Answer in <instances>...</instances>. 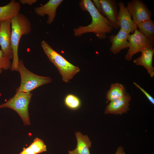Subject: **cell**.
<instances>
[{"label": "cell", "instance_id": "obj_1", "mask_svg": "<svg viewBox=\"0 0 154 154\" xmlns=\"http://www.w3.org/2000/svg\"><path fill=\"white\" fill-rule=\"evenodd\" d=\"M79 4L82 9L89 13L92 21L87 26H80L74 29V35L80 36L86 33H92L100 39L106 38V34L111 33L113 29L111 23L99 12L91 0H82Z\"/></svg>", "mask_w": 154, "mask_h": 154}, {"label": "cell", "instance_id": "obj_2", "mask_svg": "<svg viewBox=\"0 0 154 154\" xmlns=\"http://www.w3.org/2000/svg\"><path fill=\"white\" fill-rule=\"evenodd\" d=\"M11 46L13 54L11 70L17 71L19 61L18 54L19 45L23 35L29 34L32 30L31 23L24 14L19 13L11 20Z\"/></svg>", "mask_w": 154, "mask_h": 154}, {"label": "cell", "instance_id": "obj_3", "mask_svg": "<svg viewBox=\"0 0 154 154\" xmlns=\"http://www.w3.org/2000/svg\"><path fill=\"white\" fill-rule=\"evenodd\" d=\"M41 45L50 61L58 68L63 81L68 82L80 72V69L78 67L66 60L45 40L41 42Z\"/></svg>", "mask_w": 154, "mask_h": 154}, {"label": "cell", "instance_id": "obj_4", "mask_svg": "<svg viewBox=\"0 0 154 154\" xmlns=\"http://www.w3.org/2000/svg\"><path fill=\"white\" fill-rule=\"evenodd\" d=\"M17 71L20 74L21 81L16 92H31L37 88L52 82L50 77L37 75L28 69L22 60H19Z\"/></svg>", "mask_w": 154, "mask_h": 154}, {"label": "cell", "instance_id": "obj_5", "mask_svg": "<svg viewBox=\"0 0 154 154\" xmlns=\"http://www.w3.org/2000/svg\"><path fill=\"white\" fill-rule=\"evenodd\" d=\"M32 95L31 92H16L13 97L0 104V109L7 108L14 110L19 115L24 125H30L29 107Z\"/></svg>", "mask_w": 154, "mask_h": 154}, {"label": "cell", "instance_id": "obj_6", "mask_svg": "<svg viewBox=\"0 0 154 154\" xmlns=\"http://www.w3.org/2000/svg\"><path fill=\"white\" fill-rule=\"evenodd\" d=\"M132 35H129L127 40L129 43V49L125 55V59L130 61L134 55L141 52L145 48L153 46L154 41L141 33L136 29Z\"/></svg>", "mask_w": 154, "mask_h": 154}, {"label": "cell", "instance_id": "obj_7", "mask_svg": "<svg viewBox=\"0 0 154 154\" xmlns=\"http://www.w3.org/2000/svg\"><path fill=\"white\" fill-rule=\"evenodd\" d=\"M126 8L137 25L141 22L151 19L152 13L141 0H133L129 2Z\"/></svg>", "mask_w": 154, "mask_h": 154}, {"label": "cell", "instance_id": "obj_8", "mask_svg": "<svg viewBox=\"0 0 154 154\" xmlns=\"http://www.w3.org/2000/svg\"><path fill=\"white\" fill-rule=\"evenodd\" d=\"M11 20L0 22V45L3 55L10 60L13 58L11 46Z\"/></svg>", "mask_w": 154, "mask_h": 154}, {"label": "cell", "instance_id": "obj_9", "mask_svg": "<svg viewBox=\"0 0 154 154\" xmlns=\"http://www.w3.org/2000/svg\"><path fill=\"white\" fill-rule=\"evenodd\" d=\"M119 7L118 13V21L120 29L129 33H133L137 29V25L131 18V15L129 11L122 1L117 3Z\"/></svg>", "mask_w": 154, "mask_h": 154}, {"label": "cell", "instance_id": "obj_10", "mask_svg": "<svg viewBox=\"0 0 154 154\" xmlns=\"http://www.w3.org/2000/svg\"><path fill=\"white\" fill-rule=\"evenodd\" d=\"M131 96L128 94L119 99L110 102L105 110V114L121 115L126 113L129 110Z\"/></svg>", "mask_w": 154, "mask_h": 154}, {"label": "cell", "instance_id": "obj_11", "mask_svg": "<svg viewBox=\"0 0 154 154\" xmlns=\"http://www.w3.org/2000/svg\"><path fill=\"white\" fill-rule=\"evenodd\" d=\"M63 1V0H50L44 5L35 8L34 12L37 15L40 17L47 15L48 18L47 23L50 25L55 17L57 8Z\"/></svg>", "mask_w": 154, "mask_h": 154}, {"label": "cell", "instance_id": "obj_12", "mask_svg": "<svg viewBox=\"0 0 154 154\" xmlns=\"http://www.w3.org/2000/svg\"><path fill=\"white\" fill-rule=\"evenodd\" d=\"M103 16L111 24L113 29L119 27L118 21V12L115 0H100Z\"/></svg>", "mask_w": 154, "mask_h": 154}, {"label": "cell", "instance_id": "obj_13", "mask_svg": "<svg viewBox=\"0 0 154 154\" xmlns=\"http://www.w3.org/2000/svg\"><path fill=\"white\" fill-rule=\"evenodd\" d=\"M129 33L121 29L116 35L110 36V41L112 43L110 51L114 54L118 53L121 50L129 48V43L127 38Z\"/></svg>", "mask_w": 154, "mask_h": 154}, {"label": "cell", "instance_id": "obj_14", "mask_svg": "<svg viewBox=\"0 0 154 154\" xmlns=\"http://www.w3.org/2000/svg\"><path fill=\"white\" fill-rule=\"evenodd\" d=\"M141 56L135 59L133 62L137 65L142 66L147 70L151 77L154 76V68L152 65L153 58L154 53L153 46H149L141 52Z\"/></svg>", "mask_w": 154, "mask_h": 154}, {"label": "cell", "instance_id": "obj_15", "mask_svg": "<svg viewBox=\"0 0 154 154\" xmlns=\"http://www.w3.org/2000/svg\"><path fill=\"white\" fill-rule=\"evenodd\" d=\"M77 145L75 149L68 151V154H90V148L92 141L87 135H84L80 132H76Z\"/></svg>", "mask_w": 154, "mask_h": 154}, {"label": "cell", "instance_id": "obj_16", "mask_svg": "<svg viewBox=\"0 0 154 154\" xmlns=\"http://www.w3.org/2000/svg\"><path fill=\"white\" fill-rule=\"evenodd\" d=\"M21 7L20 3L15 0L0 6V22L11 20L19 13Z\"/></svg>", "mask_w": 154, "mask_h": 154}, {"label": "cell", "instance_id": "obj_17", "mask_svg": "<svg viewBox=\"0 0 154 154\" xmlns=\"http://www.w3.org/2000/svg\"><path fill=\"white\" fill-rule=\"evenodd\" d=\"M126 94L125 89L123 85L116 83L111 85L106 94V98L108 101L111 102L121 98Z\"/></svg>", "mask_w": 154, "mask_h": 154}, {"label": "cell", "instance_id": "obj_18", "mask_svg": "<svg viewBox=\"0 0 154 154\" xmlns=\"http://www.w3.org/2000/svg\"><path fill=\"white\" fill-rule=\"evenodd\" d=\"M137 25L141 33L154 41V23L151 19L139 23Z\"/></svg>", "mask_w": 154, "mask_h": 154}, {"label": "cell", "instance_id": "obj_19", "mask_svg": "<svg viewBox=\"0 0 154 154\" xmlns=\"http://www.w3.org/2000/svg\"><path fill=\"white\" fill-rule=\"evenodd\" d=\"M64 103L67 107L72 110L78 109L81 105V102L79 98L72 94H68L65 97Z\"/></svg>", "mask_w": 154, "mask_h": 154}, {"label": "cell", "instance_id": "obj_20", "mask_svg": "<svg viewBox=\"0 0 154 154\" xmlns=\"http://www.w3.org/2000/svg\"><path fill=\"white\" fill-rule=\"evenodd\" d=\"M35 154L47 151L46 146L44 141L38 137L35 138L29 146Z\"/></svg>", "mask_w": 154, "mask_h": 154}, {"label": "cell", "instance_id": "obj_21", "mask_svg": "<svg viewBox=\"0 0 154 154\" xmlns=\"http://www.w3.org/2000/svg\"><path fill=\"white\" fill-rule=\"evenodd\" d=\"M11 63L10 60L5 57L3 52L0 50V74L3 72V70H6L11 69Z\"/></svg>", "mask_w": 154, "mask_h": 154}, {"label": "cell", "instance_id": "obj_22", "mask_svg": "<svg viewBox=\"0 0 154 154\" xmlns=\"http://www.w3.org/2000/svg\"><path fill=\"white\" fill-rule=\"evenodd\" d=\"M145 95L149 101L153 105L154 104V99L148 93L146 92L144 89L142 88L140 86L137 84L135 82L133 83Z\"/></svg>", "mask_w": 154, "mask_h": 154}, {"label": "cell", "instance_id": "obj_23", "mask_svg": "<svg viewBox=\"0 0 154 154\" xmlns=\"http://www.w3.org/2000/svg\"><path fill=\"white\" fill-rule=\"evenodd\" d=\"M92 2L97 10L102 15L104 16L103 15L102 7L100 0H93Z\"/></svg>", "mask_w": 154, "mask_h": 154}, {"label": "cell", "instance_id": "obj_24", "mask_svg": "<svg viewBox=\"0 0 154 154\" xmlns=\"http://www.w3.org/2000/svg\"><path fill=\"white\" fill-rule=\"evenodd\" d=\"M37 0H20L19 1L23 5L27 4L31 5L36 3Z\"/></svg>", "mask_w": 154, "mask_h": 154}, {"label": "cell", "instance_id": "obj_25", "mask_svg": "<svg viewBox=\"0 0 154 154\" xmlns=\"http://www.w3.org/2000/svg\"><path fill=\"white\" fill-rule=\"evenodd\" d=\"M19 154H35L29 147L23 148V151Z\"/></svg>", "mask_w": 154, "mask_h": 154}, {"label": "cell", "instance_id": "obj_26", "mask_svg": "<svg viewBox=\"0 0 154 154\" xmlns=\"http://www.w3.org/2000/svg\"><path fill=\"white\" fill-rule=\"evenodd\" d=\"M115 154H126L122 146L119 147L117 149Z\"/></svg>", "mask_w": 154, "mask_h": 154}]
</instances>
